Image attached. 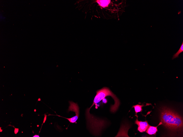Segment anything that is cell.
<instances>
[{
  "instance_id": "1",
  "label": "cell",
  "mask_w": 183,
  "mask_h": 137,
  "mask_svg": "<svg viewBox=\"0 0 183 137\" xmlns=\"http://www.w3.org/2000/svg\"><path fill=\"white\" fill-rule=\"evenodd\" d=\"M160 118L162 124L173 131H181L183 127L182 117L169 108L163 107L160 110Z\"/></svg>"
},
{
  "instance_id": "2",
  "label": "cell",
  "mask_w": 183,
  "mask_h": 137,
  "mask_svg": "<svg viewBox=\"0 0 183 137\" xmlns=\"http://www.w3.org/2000/svg\"><path fill=\"white\" fill-rule=\"evenodd\" d=\"M107 96H111L114 100V104L111 106L110 110L112 113L115 112L118 109L120 106V101L116 96L109 88L104 87L98 90L97 92V94L94 98L93 104L88 109L86 110V115H87L90 114L89 113L90 109L94 105H96Z\"/></svg>"
},
{
  "instance_id": "3",
  "label": "cell",
  "mask_w": 183,
  "mask_h": 137,
  "mask_svg": "<svg viewBox=\"0 0 183 137\" xmlns=\"http://www.w3.org/2000/svg\"><path fill=\"white\" fill-rule=\"evenodd\" d=\"M69 103L70 106L69 107L68 111L75 112L76 113V115L75 116L71 118H64L68 120L70 122L74 123L76 122L78 118L79 114V108L78 105L77 103H73L72 102H69Z\"/></svg>"
},
{
  "instance_id": "4",
  "label": "cell",
  "mask_w": 183,
  "mask_h": 137,
  "mask_svg": "<svg viewBox=\"0 0 183 137\" xmlns=\"http://www.w3.org/2000/svg\"><path fill=\"white\" fill-rule=\"evenodd\" d=\"M135 124L138 125V130L140 132H145L149 126L147 121H138V119L135 121Z\"/></svg>"
},
{
  "instance_id": "5",
  "label": "cell",
  "mask_w": 183,
  "mask_h": 137,
  "mask_svg": "<svg viewBox=\"0 0 183 137\" xmlns=\"http://www.w3.org/2000/svg\"><path fill=\"white\" fill-rule=\"evenodd\" d=\"M162 124V123L160 122L159 124L157 126H150L148 128L146 132L150 135L155 134L158 131L157 127L159 125Z\"/></svg>"
},
{
  "instance_id": "6",
  "label": "cell",
  "mask_w": 183,
  "mask_h": 137,
  "mask_svg": "<svg viewBox=\"0 0 183 137\" xmlns=\"http://www.w3.org/2000/svg\"><path fill=\"white\" fill-rule=\"evenodd\" d=\"M96 2L97 3L99 4V5L100 6L103 7V8H105V7H107L108 6L109 4L110 3L111 1L110 0H97Z\"/></svg>"
},
{
  "instance_id": "7",
  "label": "cell",
  "mask_w": 183,
  "mask_h": 137,
  "mask_svg": "<svg viewBox=\"0 0 183 137\" xmlns=\"http://www.w3.org/2000/svg\"><path fill=\"white\" fill-rule=\"evenodd\" d=\"M144 105L143 104L142 105H134L133 106L132 108H134L135 109V111L136 113V115H137V114L140 112H142V107H144Z\"/></svg>"
},
{
  "instance_id": "8",
  "label": "cell",
  "mask_w": 183,
  "mask_h": 137,
  "mask_svg": "<svg viewBox=\"0 0 183 137\" xmlns=\"http://www.w3.org/2000/svg\"><path fill=\"white\" fill-rule=\"evenodd\" d=\"M183 51V42H182V43L180 49L174 55H173V57H172V59H173L175 58H177L178 57L179 55Z\"/></svg>"
},
{
  "instance_id": "9",
  "label": "cell",
  "mask_w": 183,
  "mask_h": 137,
  "mask_svg": "<svg viewBox=\"0 0 183 137\" xmlns=\"http://www.w3.org/2000/svg\"><path fill=\"white\" fill-rule=\"evenodd\" d=\"M19 131L18 128H15L14 133L15 134H16L18 133Z\"/></svg>"
},
{
  "instance_id": "10",
  "label": "cell",
  "mask_w": 183,
  "mask_h": 137,
  "mask_svg": "<svg viewBox=\"0 0 183 137\" xmlns=\"http://www.w3.org/2000/svg\"><path fill=\"white\" fill-rule=\"evenodd\" d=\"M103 103H107V100L105 98H104L102 100Z\"/></svg>"
},
{
  "instance_id": "11",
  "label": "cell",
  "mask_w": 183,
  "mask_h": 137,
  "mask_svg": "<svg viewBox=\"0 0 183 137\" xmlns=\"http://www.w3.org/2000/svg\"><path fill=\"white\" fill-rule=\"evenodd\" d=\"M47 115H45V118H44L43 123H45V121L46 120V119H47Z\"/></svg>"
},
{
  "instance_id": "12",
  "label": "cell",
  "mask_w": 183,
  "mask_h": 137,
  "mask_svg": "<svg viewBox=\"0 0 183 137\" xmlns=\"http://www.w3.org/2000/svg\"><path fill=\"white\" fill-rule=\"evenodd\" d=\"M33 137H39V136L38 135H35L34 136H33Z\"/></svg>"
}]
</instances>
